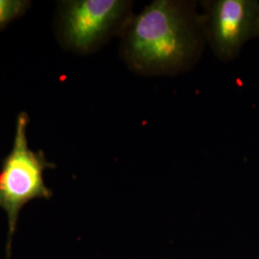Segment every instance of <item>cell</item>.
Masks as SVG:
<instances>
[{
    "label": "cell",
    "instance_id": "6da1fadb",
    "mask_svg": "<svg viewBox=\"0 0 259 259\" xmlns=\"http://www.w3.org/2000/svg\"><path fill=\"white\" fill-rule=\"evenodd\" d=\"M206 44L196 1L155 0L132 16L121 33L119 53L134 73L175 76L194 67Z\"/></svg>",
    "mask_w": 259,
    "mask_h": 259
},
{
    "label": "cell",
    "instance_id": "7a4b0ae2",
    "mask_svg": "<svg viewBox=\"0 0 259 259\" xmlns=\"http://www.w3.org/2000/svg\"><path fill=\"white\" fill-rule=\"evenodd\" d=\"M26 112L19 113L13 148L4 158L0 169V208L8 218L6 259H11L12 242L16 233L21 208L35 199H50L53 192L48 188L44 172L55 166L45 154L29 148Z\"/></svg>",
    "mask_w": 259,
    "mask_h": 259
},
{
    "label": "cell",
    "instance_id": "3957f363",
    "mask_svg": "<svg viewBox=\"0 0 259 259\" xmlns=\"http://www.w3.org/2000/svg\"><path fill=\"white\" fill-rule=\"evenodd\" d=\"M129 0H68L59 4L57 36L65 49L91 54L119 36L132 16Z\"/></svg>",
    "mask_w": 259,
    "mask_h": 259
},
{
    "label": "cell",
    "instance_id": "277c9868",
    "mask_svg": "<svg viewBox=\"0 0 259 259\" xmlns=\"http://www.w3.org/2000/svg\"><path fill=\"white\" fill-rule=\"evenodd\" d=\"M201 3L206 42L218 60L231 62L240 54L247 41L257 37V0H211Z\"/></svg>",
    "mask_w": 259,
    "mask_h": 259
},
{
    "label": "cell",
    "instance_id": "5b68a950",
    "mask_svg": "<svg viewBox=\"0 0 259 259\" xmlns=\"http://www.w3.org/2000/svg\"><path fill=\"white\" fill-rule=\"evenodd\" d=\"M29 4V1L23 0H0V29L21 16Z\"/></svg>",
    "mask_w": 259,
    "mask_h": 259
},
{
    "label": "cell",
    "instance_id": "8992f818",
    "mask_svg": "<svg viewBox=\"0 0 259 259\" xmlns=\"http://www.w3.org/2000/svg\"><path fill=\"white\" fill-rule=\"evenodd\" d=\"M257 23H258V31H257V37H259V5H258V19H257Z\"/></svg>",
    "mask_w": 259,
    "mask_h": 259
}]
</instances>
